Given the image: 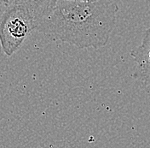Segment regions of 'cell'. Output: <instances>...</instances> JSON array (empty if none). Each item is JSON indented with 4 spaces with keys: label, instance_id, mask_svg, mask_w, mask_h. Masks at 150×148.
<instances>
[{
    "label": "cell",
    "instance_id": "obj_1",
    "mask_svg": "<svg viewBox=\"0 0 150 148\" xmlns=\"http://www.w3.org/2000/svg\"><path fill=\"white\" fill-rule=\"evenodd\" d=\"M119 7L114 0L93 3L58 0L37 30L79 49L105 46L116 25Z\"/></svg>",
    "mask_w": 150,
    "mask_h": 148
},
{
    "label": "cell",
    "instance_id": "obj_2",
    "mask_svg": "<svg viewBox=\"0 0 150 148\" xmlns=\"http://www.w3.org/2000/svg\"><path fill=\"white\" fill-rule=\"evenodd\" d=\"M37 28V22L28 9L13 1L0 18V44L4 52L13 55L30 33Z\"/></svg>",
    "mask_w": 150,
    "mask_h": 148
},
{
    "label": "cell",
    "instance_id": "obj_3",
    "mask_svg": "<svg viewBox=\"0 0 150 148\" xmlns=\"http://www.w3.org/2000/svg\"><path fill=\"white\" fill-rule=\"evenodd\" d=\"M131 56L137 65L135 75L150 87V27L145 30L141 45L131 51Z\"/></svg>",
    "mask_w": 150,
    "mask_h": 148
},
{
    "label": "cell",
    "instance_id": "obj_4",
    "mask_svg": "<svg viewBox=\"0 0 150 148\" xmlns=\"http://www.w3.org/2000/svg\"><path fill=\"white\" fill-rule=\"evenodd\" d=\"M23 5L37 22L38 28L46 20L58 0H13ZM38 29V28H37Z\"/></svg>",
    "mask_w": 150,
    "mask_h": 148
},
{
    "label": "cell",
    "instance_id": "obj_5",
    "mask_svg": "<svg viewBox=\"0 0 150 148\" xmlns=\"http://www.w3.org/2000/svg\"><path fill=\"white\" fill-rule=\"evenodd\" d=\"M70 1H78V2H87V3H93L98 0H70Z\"/></svg>",
    "mask_w": 150,
    "mask_h": 148
},
{
    "label": "cell",
    "instance_id": "obj_6",
    "mask_svg": "<svg viewBox=\"0 0 150 148\" xmlns=\"http://www.w3.org/2000/svg\"><path fill=\"white\" fill-rule=\"evenodd\" d=\"M2 4H4L8 5L9 4V0H0V5H1Z\"/></svg>",
    "mask_w": 150,
    "mask_h": 148
}]
</instances>
